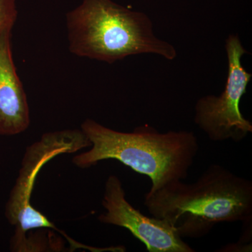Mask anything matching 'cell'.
Returning a JSON list of instances; mask_svg holds the SVG:
<instances>
[{
	"instance_id": "obj_5",
	"label": "cell",
	"mask_w": 252,
	"mask_h": 252,
	"mask_svg": "<svg viewBox=\"0 0 252 252\" xmlns=\"http://www.w3.org/2000/svg\"><path fill=\"white\" fill-rule=\"evenodd\" d=\"M228 76L220 95L203 96L197 101L194 122L213 142L243 141L252 132V124L240 108V100L248 90L252 74L242 64V57L248 54L236 34L225 41Z\"/></svg>"
},
{
	"instance_id": "obj_6",
	"label": "cell",
	"mask_w": 252,
	"mask_h": 252,
	"mask_svg": "<svg viewBox=\"0 0 252 252\" xmlns=\"http://www.w3.org/2000/svg\"><path fill=\"white\" fill-rule=\"evenodd\" d=\"M102 205L106 212L101 223L126 228L145 245L149 252H194L165 220L143 215L126 198L122 182L116 175L107 178Z\"/></svg>"
},
{
	"instance_id": "obj_4",
	"label": "cell",
	"mask_w": 252,
	"mask_h": 252,
	"mask_svg": "<svg viewBox=\"0 0 252 252\" xmlns=\"http://www.w3.org/2000/svg\"><path fill=\"white\" fill-rule=\"evenodd\" d=\"M90 147L84 132L74 129L46 132L26 149L22 166L5 209L8 221L16 227L11 245L16 246L22 243L27 233L33 230L49 228L65 234L32 205V193L38 174L48 162L61 154L75 153Z\"/></svg>"
},
{
	"instance_id": "obj_8",
	"label": "cell",
	"mask_w": 252,
	"mask_h": 252,
	"mask_svg": "<svg viewBox=\"0 0 252 252\" xmlns=\"http://www.w3.org/2000/svg\"><path fill=\"white\" fill-rule=\"evenodd\" d=\"M17 16L15 0H0V34L12 31Z\"/></svg>"
},
{
	"instance_id": "obj_2",
	"label": "cell",
	"mask_w": 252,
	"mask_h": 252,
	"mask_svg": "<svg viewBox=\"0 0 252 252\" xmlns=\"http://www.w3.org/2000/svg\"><path fill=\"white\" fill-rule=\"evenodd\" d=\"M81 130L89 139L91 149L73 158L76 166L89 168L101 160H117L149 177V192L186 180L199 151L198 139L192 131L162 133L145 125L124 132L89 119L82 123Z\"/></svg>"
},
{
	"instance_id": "obj_7",
	"label": "cell",
	"mask_w": 252,
	"mask_h": 252,
	"mask_svg": "<svg viewBox=\"0 0 252 252\" xmlns=\"http://www.w3.org/2000/svg\"><path fill=\"white\" fill-rule=\"evenodd\" d=\"M11 31L0 34V135H16L31 124L27 95L13 60Z\"/></svg>"
},
{
	"instance_id": "obj_1",
	"label": "cell",
	"mask_w": 252,
	"mask_h": 252,
	"mask_svg": "<svg viewBox=\"0 0 252 252\" xmlns=\"http://www.w3.org/2000/svg\"><path fill=\"white\" fill-rule=\"evenodd\" d=\"M144 205L181 238H201L218 223H252V182L212 164L193 183L175 181L147 192Z\"/></svg>"
},
{
	"instance_id": "obj_3",
	"label": "cell",
	"mask_w": 252,
	"mask_h": 252,
	"mask_svg": "<svg viewBox=\"0 0 252 252\" xmlns=\"http://www.w3.org/2000/svg\"><path fill=\"white\" fill-rule=\"evenodd\" d=\"M66 26L69 51L78 57L109 64L139 54L177 58L175 46L154 34L147 14L112 0H83L67 13Z\"/></svg>"
}]
</instances>
